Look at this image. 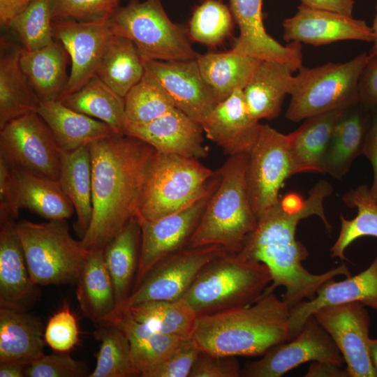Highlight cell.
Returning <instances> with one entry per match:
<instances>
[{"label": "cell", "mask_w": 377, "mask_h": 377, "mask_svg": "<svg viewBox=\"0 0 377 377\" xmlns=\"http://www.w3.org/2000/svg\"><path fill=\"white\" fill-rule=\"evenodd\" d=\"M124 311L151 329L182 339L191 337L198 317L182 297L176 300L145 302Z\"/></svg>", "instance_id": "cell-39"}, {"label": "cell", "mask_w": 377, "mask_h": 377, "mask_svg": "<svg viewBox=\"0 0 377 377\" xmlns=\"http://www.w3.org/2000/svg\"><path fill=\"white\" fill-rule=\"evenodd\" d=\"M292 73L285 63L261 61L243 89L246 105L256 120L278 117L286 96L290 95L293 89Z\"/></svg>", "instance_id": "cell-28"}, {"label": "cell", "mask_w": 377, "mask_h": 377, "mask_svg": "<svg viewBox=\"0 0 377 377\" xmlns=\"http://www.w3.org/2000/svg\"><path fill=\"white\" fill-rule=\"evenodd\" d=\"M272 275L263 263L226 251L207 263L182 297L197 316L251 305L265 293Z\"/></svg>", "instance_id": "cell-5"}, {"label": "cell", "mask_w": 377, "mask_h": 377, "mask_svg": "<svg viewBox=\"0 0 377 377\" xmlns=\"http://www.w3.org/2000/svg\"><path fill=\"white\" fill-rule=\"evenodd\" d=\"M301 4L311 8L327 10L352 16L354 0H300Z\"/></svg>", "instance_id": "cell-53"}, {"label": "cell", "mask_w": 377, "mask_h": 377, "mask_svg": "<svg viewBox=\"0 0 377 377\" xmlns=\"http://www.w3.org/2000/svg\"><path fill=\"white\" fill-rule=\"evenodd\" d=\"M111 34L131 40L142 57L160 61L196 59L188 31L173 22L161 0H129L108 20Z\"/></svg>", "instance_id": "cell-7"}, {"label": "cell", "mask_w": 377, "mask_h": 377, "mask_svg": "<svg viewBox=\"0 0 377 377\" xmlns=\"http://www.w3.org/2000/svg\"><path fill=\"white\" fill-rule=\"evenodd\" d=\"M11 168V167H10ZM15 203L50 220H66L75 209L59 181L11 168Z\"/></svg>", "instance_id": "cell-33"}, {"label": "cell", "mask_w": 377, "mask_h": 377, "mask_svg": "<svg viewBox=\"0 0 377 377\" xmlns=\"http://www.w3.org/2000/svg\"><path fill=\"white\" fill-rule=\"evenodd\" d=\"M59 182L73 205L77 216L73 228L82 239L90 226L93 210L90 145L72 151L61 150Z\"/></svg>", "instance_id": "cell-34"}, {"label": "cell", "mask_w": 377, "mask_h": 377, "mask_svg": "<svg viewBox=\"0 0 377 377\" xmlns=\"http://www.w3.org/2000/svg\"><path fill=\"white\" fill-rule=\"evenodd\" d=\"M141 246V227L132 218L104 248L103 258L112 281L116 316L119 317L132 293L137 274Z\"/></svg>", "instance_id": "cell-27"}, {"label": "cell", "mask_w": 377, "mask_h": 377, "mask_svg": "<svg viewBox=\"0 0 377 377\" xmlns=\"http://www.w3.org/2000/svg\"><path fill=\"white\" fill-rule=\"evenodd\" d=\"M91 372L87 364L73 359L68 352L44 355L27 365L28 377H89Z\"/></svg>", "instance_id": "cell-46"}, {"label": "cell", "mask_w": 377, "mask_h": 377, "mask_svg": "<svg viewBox=\"0 0 377 377\" xmlns=\"http://www.w3.org/2000/svg\"><path fill=\"white\" fill-rule=\"evenodd\" d=\"M207 138L230 156L249 154L262 124L251 114L242 89L219 102L201 125Z\"/></svg>", "instance_id": "cell-22"}, {"label": "cell", "mask_w": 377, "mask_h": 377, "mask_svg": "<svg viewBox=\"0 0 377 377\" xmlns=\"http://www.w3.org/2000/svg\"><path fill=\"white\" fill-rule=\"evenodd\" d=\"M220 176L198 158L156 151L136 216L152 221L186 209L214 190Z\"/></svg>", "instance_id": "cell-6"}, {"label": "cell", "mask_w": 377, "mask_h": 377, "mask_svg": "<svg viewBox=\"0 0 377 377\" xmlns=\"http://www.w3.org/2000/svg\"><path fill=\"white\" fill-rule=\"evenodd\" d=\"M290 308L266 293L249 306L198 316L191 338L200 352L216 356L258 357L291 340Z\"/></svg>", "instance_id": "cell-3"}, {"label": "cell", "mask_w": 377, "mask_h": 377, "mask_svg": "<svg viewBox=\"0 0 377 377\" xmlns=\"http://www.w3.org/2000/svg\"><path fill=\"white\" fill-rule=\"evenodd\" d=\"M326 180L318 181L309 191L306 199L289 193L258 217L255 230L247 237L239 251L245 256L265 264L272 275L266 293L283 287V300L291 309L304 299L313 298L318 288L339 275L350 276L342 263L320 274L309 272L302 262L308 257L306 246L296 239L299 222L317 216L330 231L332 226L324 209V201L332 193Z\"/></svg>", "instance_id": "cell-1"}, {"label": "cell", "mask_w": 377, "mask_h": 377, "mask_svg": "<svg viewBox=\"0 0 377 377\" xmlns=\"http://www.w3.org/2000/svg\"><path fill=\"white\" fill-rule=\"evenodd\" d=\"M305 377H350L349 374L342 366L331 362H311Z\"/></svg>", "instance_id": "cell-54"}, {"label": "cell", "mask_w": 377, "mask_h": 377, "mask_svg": "<svg viewBox=\"0 0 377 377\" xmlns=\"http://www.w3.org/2000/svg\"><path fill=\"white\" fill-rule=\"evenodd\" d=\"M45 327L28 311L0 307V363L29 365L45 355Z\"/></svg>", "instance_id": "cell-25"}, {"label": "cell", "mask_w": 377, "mask_h": 377, "mask_svg": "<svg viewBox=\"0 0 377 377\" xmlns=\"http://www.w3.org/2000/svg\"><path fill=\"white\" fill-rule=\"evenodd\" d=\"M37 113L48 125L63 151L89 146L116 134L106 123L72 110L61 101H41Z\"/></svg>", "instance_id": "cell-29"}, {"label": "cell", "mask_w": 377, "mask_h": 377, "mask_svg": "<svg viewBox=\"0 0 377 377\" xmlns=\"http://www.w3.org/2000/svg\"><path fill=\"white\" fill-rule=\"evenodd\" d=\"M196 61L203 78L219 103L236 89L245 87L262 59L230 50L199 54Z\"/></svg>", "instance_id": "cell-35"}, {"label": "cell", "mask_w": 377, "mask_h": 377, "mask_svg": "<svg viewBox=\"0 0 377 377\" xmlns=\"http://www.w3.org/2000/svg\"><path fill=\"white\" fill-rule=\"evenodd\" d=\"M342 200L348 207L356 208L357 213L350 220L340 214V231L330 251L332 258L346 260V250L354 241L365 236L377 237V203L371 198L367 185L348 190Z\"/></svg>", "instance_id": "cell-40"}, {"label": "cell", "mask_w": 377, "mask_h": 377, "mask_svg": "<svg viewBox=\"0 0 377 377\" xmlns=\"http://www.w3.org/2000/svg\"><path fill=\"white\" fill-rule=\"evenodd\" d=\"M230 9L219 0H205L193 10L189 22L191 40L208 46L221 44L232 32Z\"/></svg>", "instance_id": "cell-43"}, {"label": "cell", "mask_w": 377, "mask_h": 377, "mask_svg": "<svg viewBox=\"0 0 377 377\" xmlns=\"http://www.w3.org/2000/svg\"><path fill=\"white\" fill-rule=\"evenodd\" d=\"M347 109L307 118L297 129L289 133L296 174H325V160L334 127Z\"/></svg>", "instance_id": "cell-32"}, {"label": "cell", "mask_w": 377, "mask_h": 377, "mask_svg": "<svg viewBox=\"0 0 377 377\" xmlns=\"http://www.w3.org/2000/svg\"><path fill=\"white\" fill-rule=\"evenodd\" d=\"M145 73L143 59L135 45L126 38L111 34L96 75L124 98Z\"/></svg>", "instance_id": "cell-36"}, {"label": "cell", "mask_w": 377, "mask_h": 377, "mask_svg": "<svg viewBox=\"0 0 377 377\" xmlns=\"http://www.w3.org/2000/svg\"><path fill=\"white\" fill-rule=\"evenodd\" d=\"M124 99L125 125L148 123L175 108L161 84L146 72Z\"/></svg>", "instance_id": "cell-42"}, {"label": "cell", "mask_w": 377, "mask_h": 377, "mask_svg": "<svg viewBox=\"0 0 377 377\" xmlns=\"http://www.w3.org/2000/svg\"><path fill=\"white\" fill-rule=\"evenodd\" d=\"M296 175L290 149V135L262 124L258 138L249 153L246 186L257 218L276 204L286 180Z\"/></svg>", "instance_id": "cell-11"}, {"label": "cell", "mask_w": 377, "mask_h": 377, "mask_svg": "<svg viewBox=\"0 0 377 377\" xmlns=\"http://www.w3.org/2000/svg\"><path fill=\"white\" fill-rule=\"evenodd\" d=\"M34 0H0V24L5 29L13 19L24 10Z\"/></svg>", "instance_id": "cell-55"}, {"label": "cell", "mask_w": 377, "mask_h": 377, "mask_svg": "<svg viewBox=\"0 0 377 377\" xmlns=\"http://www.w3.org/2000/svg\"><path fill=\"white\" fill-rule=\"evenodd\" d=\"M360 103L371 110L377 108V58L370 59L359 82Z\"/></svg>", "instance_id": "cell-51"}, {"label": "cell", "mask_w": 377, "mask_h": 377, "mask_svg": "<svg viewBox=\"0 0 377 377\" xmlns=\"http://www.w3.org/2000/svg\"><path fill=\"white\" fill-rule=\"evenodd\" d=\"M200 353L191 337L184 339L170 355L142 377H189Z\"/></svg>", "instance_id": "cell-48"}, {"label": "cell", "mask_w": 377, "mask_h": 377, "mask_svg": "<svg viewBox=\"0 0 377 377\" xmlns=\"http://www.w3.org/2000/svg\"><path fill=\"white\" fill-rule=\"evenodd\" d=\"M52 24L50 0H34L13 19L9 29L17 35L26 50L33 51L54 40Z\"/></svg>", "instance_id": "cell-44"}, {"label": "cell", "mask_w": 377, "mask_h": 377, "mask_svg": "<svg viewBox=\"0 0 377 377\" xmlns=\"http://www.w3.org/2000/svg\"><path fill=\"white\" fill-rule=\"evenodd\" d=\"M16 224L0 223V307L29 311L41 291L31 277Z\"/></svg>", "instance_id": "cell-21"}, {"label": "cell", "mask_w": 377, "mask_h": 377, "mask_svg": "<svg viewBox=\"0 0 377 377\" xmlns=\"http://www.w3.org/2000/svg\"><path fill=\"white\" fill-rule=\"evenodd\" d=\"M94 336L101 345L89 377L140 376L133 361L129 341L119 327L110 323L100 324Z\"/></svg>", "instance_id": "cell-41"}, {"label": "cell", "mask_w": 377, "mask_h": 377, "mask_svg": "<svg viewBox=\"0 0 377 377\" xmlns=\"http://www.w3.org/2000/svg\"><path fill=\"white\" fill-rule=\"evenodd\" d=\"M313 361L341 366L344 363L337 345L312 315L295 338L272 347L259 360L246 362L242 368V376L280 377L300 364Z\"/></svg>", "instance_id": "cell-13"}, {"label": "cell", "mask_w": 377, "mask_h": 377, "mask_svg": "<svg viewBox=\"0 0 377 377\" xmlns=\"http://www.w3.org/2000/svg\"><path fill=\"white\" fill-rule=\"evenodd\" d=\"M216 188L186 209L140 223V254L133 290L157 263L186 247Z\"/></svg>", "instance_id": "cell-16"}, {"label": "cell", "mask_w": 377, "mask_h": 377, "mask_svg": "<svg viewBox=\"0 0 377 377\" xmlns=\"http://www.w3.org/2000/svg\"><path fill=\"white\" fill-rule=\"evenodd\" d=\"M27 366L16 362L0 363V377H24Z\"/></svg>", "instance_id": "cell-56"}, {"label": "cell", "mask_w": 377, "mask_h": 377, "mask_svg": "<svg viewBox=\"0 0 377 377\" xmlns=\"http://www.w3.org/2000/svg\"><path fill=\"white\" fill-rule=\"evenodd\" d=\"M203 132L200 124L176 108L150 122L124 128L125 135L148 143L159 153L195 158L208 154L202 144Z\"/></svg>", "instance_id": "cell-20"}, {"label": "cell", "mask_w": 377, "mask_h": 377, "mask_svg": "<svg viewBox=\"0 0 377 377\" xmlns=\"http://www.w3.org/2000/svg\"><path fill=\"white\" fill-rule=\"evenodd\" d=\"M369 60L368 53L363 52L344 63L312 68L302 66L294 77L286 117L298 122L360 103L359 82Z\"/></svg>", "instance_id": "cell-9"}, {"label": "cell", "mask_w": 377, "mask_h": 377, "mask_svg": "<svg viewBox=\"0 0 377 377\" xmlns=\"http://www.w3.org/2000/svg\"><path fill=\"white\" fill-rule=\"evenodd\" d=\"M248 157L249 154L230 156L217 170L219 184L186 247L219 245L232 253L242 249L258 221L247 191Z\"/></svg>", "instance_id": "cell-4"}, {"label": "cell", "mask_w": 377, "mask_h": 377, "mask_svg": "<svg viewBox=\"0 0 377 377\" xmlns=\"http://www.w3.org/2000/svg\"><path fill=\"white\" fill-rule=\"evenodd\" d=\"M373 168V182L369 188V195L377 203V108L372 110V117L363 151Z\"/></svg>", "instance_id": "cell-52"}, {"label": "cell", "mask_w": 377, "mask_h": 377, "mask_svg": "<svg viewBox=\"0 0 377 377\" xmlns=\"http://www.w3.org/2000/svg\"><path fill=\"white\" fill-rule=\"evenodd\" d=\"M45 343L54 352H69L79 342L77 319L68 304L54 313L45 328Z\"/></svg>", "instance_id": "cell-47"}, {"label": "cell", "mask_w": 377, "mask_h": 377, "mask_svg": "<svg viewBox=\"0 0 377 377\" xmlns=\"http://www.w3.org/2000/svg\"><path fill=\"white\" fill-rule=\"evenodd\" d=\"M313 316L341 352L350 377H377L369 351L370 316L363 304L323 306Z\"/></svg>", "instance_id": "cell-14"}, {"label": "cell", "mask_w": 377, "mask_h": 377, "mask_svg": "<svg viewBox=\"0 0 377 377\" xmlns=\"http://www.w3.org/2000/svg\"><path fill=\"white\" fill-rule=\"evenodd\" d=\"M351 302H360L377 312V256L364 270L340 281L334 279L327 281L318 288L313 298L292 307L289 318L291 339L319 309Z\"/></svg>", "instance_id": "cell-23"}, {"label": "cell", "mask_w": 377, "mask_h": 377, "mask_svg": "<svg viewBox=\"0 0 377 377\" xmlns=\"http://www.w3.org/2000/svg\"><path fill=\"white\" fill-rule=\"evenodd\" d=\"M372 110L358 103L348 108L336 123L325 160V174L341 179L355 159L363 154Z\"/></svg>", "instance_id": "cell-26"}, {"label": "cell", "mask_w": 377, "mask_h": 377, "mask_svg": "<svg viewBox=\"0 0 377 377\" xmlns=\"http://www.w3.org/2000/svg\"><path fill=\"white\" fill-rule=\"evenodd\" d=\"M10 166L0 158V223L15 221L18 218Z\"/></svg>", "instance_id": "cell-50"}, {"label": "cell", "mask_w": 377, "mask_h": 377, "mask_svg": "<svg viewBox=\"0 0 377 377\" xmlns=\"http://www.w3.org/2000/svg\"><path fill=\"white\" fill-rule=\"evenodd\" d=\"M121 0H50L52 21H107Z\"/></svg>", "instance_id": "cell-45"}, {"label": "cell", "mask_w": 377, "mask_h": 377, "mask_svg": "<svg viewBox=\"0 0 377 377\" xmlns=\"http://www.w3.org/2000/svg\"><path fill=\"white\" fill-rule=\"evenodd\" d=\"M369 351L372 364L377 375V338L371 339L369 341Z\"/></svg>", "instance_id": "cell-58"}, {"label": "cell", "mask_w": 377, "mask_h": 377, "mask_svg": "<svg viewBox=\"0 0 377 377\" xmlns=\"http://www.w3.org/2000/svg\"><path fill=\"white\" fill-rule=\"evenodd\" d=\"M33 281L38 286L76 283L90 251L70 234L66 220L16 224Z\"/></svg>", "instance_id": "cell-8"}, {"label": "cell", "mask_w": 377, "mask_h": 377, "mask_svg": "<svg viewBox=\"0 0 377 377\" xmlns=\"http://www.w3.org/2000/svg\"><path fill=\"white\" fill-rule=\"evenodd\" d=\"M226 251L221 246L208 245L185 247L167 256L153 266L133 290L124 311L145 302L182 298L202 268Z\"/></svg>", "instance_id": "cell-12"}, {"label": "cell", "mask_w": 377, "mask_h": 377, "mask_svg": "<svg viewBox=\"0 0 377 377\" xmlns=\"http://www.w3.org/2000/svg\"><path fill=\"white\" fill-rule=\"evenodd\" d=\"M52 26L54 38L64 45L71 64L68 82L61 101L82 87L96 75L111 34L108 20L96 22L54 20Z\"/></svg>", "instance_id": "cell-17"}, {"label": "cell", "mask_w": 377, "mask_h": 377, "mask_svg": "<svg viewBox=\"0 0 377 377\" xmlns=\"http://www.w3.org/2000/svg\"><path fill=\"white\" fill-rule=\"evenodd\" d=\"M61 101L72 110L106 123L116 134L125 135V99L96 75Z\"/></svg>", "instance_id": "cell-37"}, {"label": "cell", "mask_w": 377, "mask_h": 377, "mask_svg": "<svg viewBox=\"0 0 377 377\" xmlns=\"http://www.w3.org/2000/svg\"><path fill=\"white\" fill-rule=\"evenodd\" d=\"M92 219L82 239L88 251L105 246L136 217L156 153L148 143L115 134L90 145Z\"/></svg>", "instance_id": "cell-2"}, {"label": "cell", "mask_w": 377, "mask_h": 377, "mask_svg": "<svg viewBox=\"0 0 377 377\" xmlns=\"http://www.w3.org/2000/svg\"><path fill=\"white\" fill-rule=\"evenodd\" d=\"M230 9L239 29L232 51L285 63L293 72L302 66V45L290 42L282 45L267 34L264 27L263 0H229Z\"/></svg>", "instance_id": "cell-18"}, {"label": "cell", "mask_w": 377, "mask_h": 377, "mask_svg": "<svg viewBox=\"0 0 377 377\" xmlns=\"http://www.w3.org/2000/svg\"><path fill=\"white\" fill-rule=\"evenodd\" d=\"M110 323L126 334L135 367L140 376L165 360L184 339L151 329L125 311Z\"/></svg>", "instance_id": "cell-38"}, {"label": "cell", "mask_w": 377, "mask_h": 377, "mask_svg": "<svg viewBox=\"0 0 377 377\" xmlns=\"http://www.w3.org/2000/svg\"><path fill=\"white\" fill-rule=\"evenodd\" d=\"M371 29L374 33L373 46L368 53L370 59L377 58V2L376 4V15L373 21Z\"/></svg>", "instance_id": "cell-57"}, {"label": "cell", "mask_w": 377, "mask_h": 377, "mask_svg": "<svg viewBox=\"0 0 377 377\" xmlns=\"http://www.w3.org/2000/svg\"><path fill=\"white\" fill-rule=\"evenodd\" d=\"M22 47L0 38V129L17 118L37 113L41 103L21 68Z\"/></svg>", "instance_id": "cell-24"}, {"label": "cell", "mask_w": 377, "mask_h": 377, "mask_svg": "<svg viewBox=\"0 0 377 377\" xmlns=\"http://www.w3.org/2000/svg\"><path fill=\"white\" fill-rule=\"evenodd\" d=\"M242 368L237 357L216 356L202 352L196 360L189 377H240Z\"/></svg>", "instance_id": "cell-49"}, {"label": "cell", "mask_w": 377, "mask_h": 377, "mask_svg": "<svg viewBox=\"0 0 377 377\" xmlns=\"http://www.w3.org/2000/svg\"><path fill=\"white\" fill-rule=\"evenodd\" d=\"M68 59V53L57 40L33 51L22 47L21 68L41 101L61 100L69 78Z\"/></svg>", "instance_id": "cell-31"}, {"label": "cell", "mask_w": 377, "mask_h": 377, "mask_svg": "<svg viewBox=\"0 0 377 377\" xmlns=\"http://www.w3.org/2000/svg\"><path fill=\"white\" fill-rule=\"evenodd\" d=\"M76 284L77 299L82 314L98 325L112 323L116 316V300L103 251H89Z\"/></svg>", "instance_id": "cell-30"}, {"label": "cell", "mask_w": 377, "mask_h": 377, "mask_svg": "<svg viewBox=\"0 0 377 377\" xmlns=\"http://www.w3.org/2000/svg\"><path fill=\"white\" fill-rule=\"evenodd\" d=\"M282 25L283 38L290 43L318 46L345 40L374 41L371 27L365 21L302 4L293 17L283 20Z\"/></svg>", "instance_id": "cell-19"}, {"label": "cell", "mask_w": 377, "mask_h": 377, "mask_svg": "<svg viewBox=\"0 0 377 377\" xmlns=\"http://www.w3.org/2000/svg\"><path fill=\"white\" fill-rule=\"evenodd\" d=\"M0 130V158L11 168L59 181L61 149L38 113L17 118Z\"/></svg>", "instance_id": "cell-10"}, {"label": "cell", "mask_w": 377, "mask_h": 377, "mask_svg": "<svg viewBox=\"0 0 377 377\" xmlns=\"http://www.w3.org/2000/svg\"><path fill=\"white\" fill-rule=\"evenodd\" d=\"M142 59L145 72L161 84L175 108L202 125L219 102L203 78L196 59Z\"/></svg>", "instance_id": "cell-15"}]
</instances>
